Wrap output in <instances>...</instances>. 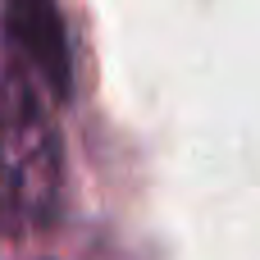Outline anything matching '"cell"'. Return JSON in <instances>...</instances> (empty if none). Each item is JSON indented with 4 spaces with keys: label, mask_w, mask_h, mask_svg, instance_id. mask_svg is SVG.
<instances>
[{
    "label": "cell",
    "mask_w": 260,
    "mask_h": 260,
    "mask_svg": "<svg viewBox=\"0 0 260 260\" xmlns=\"http://www.w3.org/2000/svg\"><path fill=\"white\" fill-rule=\"evenodd\" d=\"M5 37L14 64L55 101L73 96V46L59 0H5Z\"/></svg>",
    "instance_id": "obj_2"
},
{
    "label": "cell",
    "mask_w": 260,
    "mask_h": 260,
    "mask_svg": "<svg viewBox=\"0 0 260 260\" xmlns=\"http://www.w3.org/2000/svg\"><path fill=\"white\" fill-rule=\"evenodd\" d=\"M59 206V137L41 87L0 59V224L41 229Z\"/></svg>",
    "instance_id": "obj_1"
}]
</instances>
